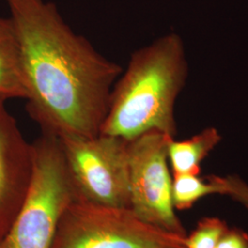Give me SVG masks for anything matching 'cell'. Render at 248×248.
<instances>
[{"label":"cell","mask_w":248,"mask_h":248,"mask_svg":"<svg viewBox=\"0 0 248 248\" xmlns=\"http://www.w3.org/2000/svg\"><path fill=\"white\" fill-rule=\"evenodd\" d=\"M33 171L26 200L0 248H51L66 206L78 197L59 138L42 131L32 142Z\"/></svg>","instance_id":"cell-3"},{"label":"cell","mask_w":248,"mask_h":248,"mask_svg":"<svg viewBox=\"0 0 248 248\" xmlns=\"http://www.w3.org/2000/svg\"><path fill=\"white\" fill-rule=\"evenodd\" d=\"M228 226L219 218L202 219L195 230L186 235L185 248H215Z\"/></svg>","instance_id":"cell-11"},{"label":"cell","mask_w":248,"mask_h":248,"mask_svg":"<svg viewBox=\"0 0 248 248\" xmlns=\"http://www.w3.org/2000/svg\"><path fill=\"white\" fill-rule=\"evenodd\" d=\"M221 141V135L215 128H207L193 137L176 141L169 139L168 158L173 175H199L201 163Z\"/></svg>","instance_id":"cell-9"},{"label":"cell","mask_w":248,"mask_h":248,"mask_svg":"<svg viewBox=\"0 0 248 248\" xmlns=\"http://www.w3.org/2000/svg\"><path fill=\"white\" fill-rule=\"evenodd\" d=\"M26 77L27 110L42 131L98 136L123 68L103 57L45 0H6Z\"/></svg>","instance_id":"cell-1"},{"label":"cell","mask_w":248,"mask_h":248,"mask_svg":"<svg viewBox=\"0 0 248 248\" xmlns=\"http://www.w3.org/2000/svg\"><path fill=\"white\" fill-rule=\"evenodd\" d=\"M215 248H248V234L238 228H227Z\"/></svg>","instance_id":"cell-13"},{"label":"cell","mask_w":248,"mask_h":248,"mask_svg":"<svg viewBox=\"0 0 248 248\" xmlns=\"http://www.w3.org/2000/svg\"><path fill=\"white\" fill-rule=\"evenodd\" d=\"M58 138L78 197L94 203L130 208L128 141L104 134Z\"/></svg>","instance_id":"cell-5"},{"label":"cell","mask_w":248,"mask_h":248,"mask_svg":"<svg viewBox=\"0 0 248 248\" xmlns=\"http://www.w3.org/2000/svg\"><path fill=\"white\" fill-rule=\"evenodd\" d=\"M222 195H227L238 202L248 210V185L236 176L219 177Z\"/></svg>","instance_id":"cell-12"},{"label":"cell","mask_w":248,"mask_h":248,"mask_svg":"<svg viewBox=\"0 0 248 248\" xmlns=\"http://www.w3.org/2000/svg\"><path fill=\"white\" fill-rule=\"evenodd\" d=\"M0 98H28L18 36L11 18L0 16Z\"/></svg>","instance_id":"cell-8"},{"label":"cell","mask_w":248,"mask_h":248,"mask_svg":"<svg viewBox=\"0 0 248 248\" xmlns=\"http://www.w3.org/2000/svg\"><path fill=\"white\" fill-rule=\"evenodd\" d=\"M0 98V240L26 200L33 171V147Z\"/></svg>","instance_id":"cell-7"},{"label":"cell","mask_w":248,"mask_h":248,"mask_svg":"<svg viewBox=\"0 0 248 248\" xmlns=\"http://www.w3.org/2000/svg\"><path fill=\"white\" fill-rule=\"evenodd\" d=\"M187 73L181 39L164 36L133 53L110 93L100 133L132 141L159 132L175 137V102Z\"/></svg>","instance_id":"cell-2"},{"label":"cell","mask_w":248,"mask_h":248,"mask_svg":"<svg viewBox=\"0 0 248 248\" xmlns=\"http://www.w3.org/2000/svg\"><path fill=\"white\" fill-rule=\"evenodd\" d=\"M185 240L143 222L130 208L78 197L62 212L51 248H185Z\"/></svg>","instance_id":"cell-4"},{"label":"cell","mask_w":248,"mask_h":248,"mask_svg":"<svg viewBox=\"0 0 248 248\" xmlns=\"http://www.w3.org/2000/svg\"><path fill=\"white\" fill-rule=\"evenodd\" d=\"M210 194H222L218 176H210L204 180L199 175H173L172 202L175 210H187L196 202Z\"/></svg>","instance_id":"cell-10"},{"label":"cell","mask_w":248,"mask_h":248,"mask_svg":"<svg viewBox=\"0 0 248 248\" xmlns=\"http://www.w3.org/2000/svg\"><path fill=\"white\" fill-rule=\"evenodd\" d=\"M173 138L159 132L142 134L128 142L130 209L143 222L186 236L172 202L168 143Z\"/></svg>","instance_id":"cell-6"}]
</instances>
